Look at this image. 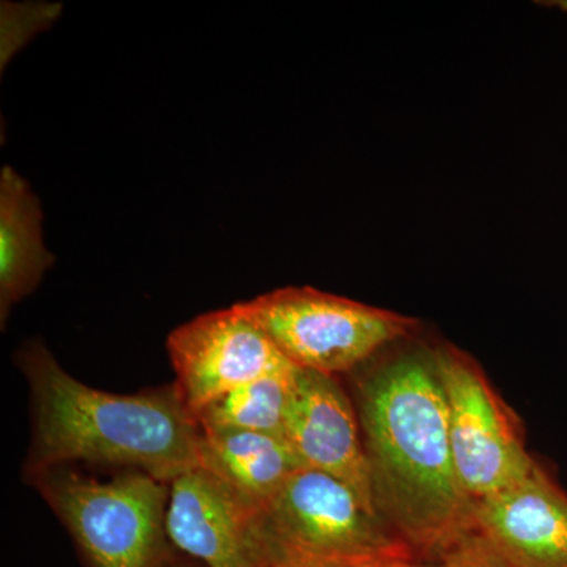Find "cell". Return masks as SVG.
I'll list each match as a JSON object with an SVG mask.
<instances>
[{
    "label": "cell",
    "mask_w": 567,
    "mask_h": 567,
    "mask_svg": "<svg viewBox=\"0 0 567 567\" xmlns=\"http://www.w3.org/2000/svg\"><path fill=\"white\" fill-rule=\"evenodd\" d=\"M360 417L377 514L413 558L435 557L473 532L475 506L458 483L432 358H401L369 375Z\"/></svg>",
    "instance_id": "cell-1"
},
{
    "label": "cell",
    "mask_w": 567,
    "mask_h": 567,
    "mask_svg": "<svg viewBox=\"0 0 567 567\" xmlns=\"http://www.w3.org/2000/svg\"><path fill=\"white\" fill-rule=\"evenodd\" d=\"M32 399L33 476L71 462L121 466L171 484L200 466L203 429L177 388L112 394L71 377L41 342L18 353Z\"/></svg>",
    "instance_id": "cell-2"
},
{
    "label": "cell",
    "mask_w": 567,
    "mask_h": 567,
    "mask_svg": "<svg viewBox=\"0 0 567 567\" xmlns=\"http://www.w3.org/2000/svg\"><path fill=\"white\" fill-rule=\"evenodd\" d=\"M267 565L393 567L410 548L342 481L303 468L259 511Z\"/></svg>",
    "instance_id": "cell-3"
},
{
    "label": "cell",
    "mask_w": 567,
    "mask_h": 567,
    "mask_svg": "<svg viewBox=\"0 0 567 567\" xmlns=\"http://www.w3.org/2000/svg\"><path fill=\"white\" fill-rule=\"evenodd\" d=\"M32 481L73 536L85 567H164L174 557L166 532L169 484L137 470L100 481L66 466Z\"/></svg>",
    "instance_id": "cell-4"
},
{
    "label": "cell",
    "mask_w": 567,
    "mask_h": 567,
    "mask_svg": "<svg viewBox=\"0 0 567 567\" xmlns=\"http://www.w3.org/2000/svg\"><path fill=\"white\" fill-rule=\"evenodd\" d=\"M237 306L290 363L333 377L352 371L416 324L398 312L312 287H286Z\"/></svg>",
    "instance_id": "cell-5"
},
{
    "label": "cell",
    "mask_w": 567,
    "mask_h": 567,
    "mask_svg": "<svg viewBox=\"0 0 567 567\" xmlns=\"http://www.w3.org/2000/svg\"><path fill=\"white\" fill-rule=\"evenodd\" d=\"M431 358L445 395L458 483L476 506L524 480L537 462L513 413L472 358L453 347H442Z\"/></svg>",
    "instance_id": "cell-6"
},
{
    "label": "cell",
    "mask_w": 567,
    "mask_h": 567,
    "mask_svg": "<svg viewBox=\"0 0 567 567\" xmlns=\"http://www.w3.org/2000/svg\"><path fill=\"white\" fill-rule=\"evenodd\" d=\"M178 394L196 415L213 399L297 365L237 305L182 324L167 339Z\"/></svg>",
    "instance_id": "cell-7"
},
{
    "label": "cell",
    "mask_w": 567,
    "mask_h": 567,
    "mask_svg": "<svg viewBox=\"0 0 567 567\" xmlns=\"http://www.w3.org/2000/svg\"><path fill=\"white\" fill-rule=\"evenodd\" d=\"M259 511L199 466L169 484L167 537L205 567H265Z\"/></svg>",
    "instance_id": "cell-8"
},
{
    "label": "cell",
    "mask_w": 567,
    "mask_h": 567,
    "mask_svg": "<svg viewBox=\"0 0 567 567\" xmlns=\"http://www.w3.org/2000/svg\"><path fill=\"white\" fill-rule=\"evenodd\" d=\"M284 439L306 468L342 481L377 514L357 415L333 375L298 368Z\"/></svg>",
    "instance_id": "cell-9"
},
{
    "label": "cell",
    "mask_w": 567,
    "mask_h": 567,
    "mask_svg": "<svg viewBox=\"0 0 567 567\" xmlns=\"http://www.w3.org/2000/svg\"><path fill=\"white\" fill-rule=\"evenodd\" d=\"M473 529L511 567H567V492L539 464L476 505Z\"/></svg>",
    "instance_id": "cell-10"
},
{
    "label": "cell",
    "mask_w": 567,
    "mask_h": 567,
    "mask_svg": "<svg viewBox=\"0 0 567 567\" xmlns=\"http://www.w3.org/2000/svg\"><path fill=\"white\" fill-rule=\"evenodd\" d=\"M200 466L257 507L306 468L282 435L226 429H203Z\"/></svg>",
    "instance_id": "cell-11"
},
{
    "label": "cell",
    "mask_w": 567,
    "mask_h": 567,
    "mask_svg": "<svg viewBox=\"0 0 567 567\" xmlns=\"http://www.w3.org/2000/svg\"><path fill=\"white\" fill-rule=\"evenodd\" d=\"M43 213L29 183L6 166L0 174V320L37 289L54 256L43 244Z\"/></svg>",
    "instance_id": "cell-12"
},
{
    "label": "cell",
    "mask_w": 567,
    "mask_h": 567,
    "mask_svg": "<svg viewBox=\"0 0 567 567\" xmlns=\"http://www.w3.org/2000/svg\"><path fill=\"white\" fill-rule=\"evenodd\" d=\"M298 368L265 375L219 395L196 413L200 429L264 432L284 436L287 406Z\"/></svg>",
    "instance_id": "cell-13"
},
{
    "label": "cell",
    "mask_w": 567,
    "mask_h": 567,
    "mask_svg": "<svg viewBox=\"0 0 567 567\" xmlns=\"http://www.w3.org/2000/svg\"><path fill=\"white\" fill-rule=\"evenodd\" d=\"M393 567H511L475 529L432 558H412Z\"/></svg>",
    "instance_id": "cell-14"
},
{
    "label": "cell",
    "mask_w": 567,
    "mask_h": 567,
    "mask_svg": "<svg viewBox=\"0 0 567 567\" xmlns=\"http://www.w3.org/2000/svg\"><path fill=\"white\" fill-rule=\"evenodd\" d=\"M164 567H205V566L197 565V563H194V559H193V561H183L182 558H177L174 555V557L169 559V563H167V565Z\"/></svg>",
    "instance_id": "cell-15"
},
{
    "label": "cell",
    "mask_w": 567,
    "mask_h": 567,
    "mask_svg": "<svg viewBox=\"0 0 567 567\" xmlns=\"http://www.w3.org/2000/svg\"><path fill=\"white\" fill-rule=\"evenodd\" d=\"M265 567H292V566H281V565H267Z\"/></svg>",
    "instance_id": "cell-16"
}]
</instances>
